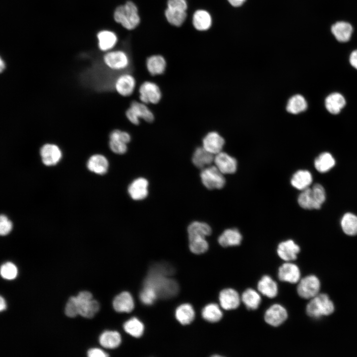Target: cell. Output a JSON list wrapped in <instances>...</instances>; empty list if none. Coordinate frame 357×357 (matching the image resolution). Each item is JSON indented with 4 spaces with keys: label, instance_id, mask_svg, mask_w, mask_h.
Wrapping results in <instances>:
<instances>
[{
    "label": "cell",
    "instance_id": "cell-1",
    "mask_svg": "<svg viewBox=\"0 0 357 357\" xmlns=\"http://www.w3.org/2000/svg\"><path fill=\"white\" fill-rule=\"evenodd\" d=\"M144 286L153 288L158 298L169 299L176 296L179 292L178 282L170 276L148 272L143 282Z\"/></svg>",
    "mask_w": 357,
    "mask_h": 357
},
{
    "label": "cell",
    "instance_id": "cell-2",
    "mask_svg": "<svg viewBox=\"0 0 357 357\" xmlns=\"http://www.w3.org/2000/svg\"><path fill=\"white\" fill-rule=\"evenodd\" d=\"M114 20L127 30L135 29L141 21L136 4L131 0L117 6L113 14Z\"/></svg>",
    "mask_w": 357,
    "mask_h": 357
},
{
    "label": "cell",
    "instance_id": "cell-3",
    "mask_svg": "<svg viewBox=\"0 0 357 357\" xmlns=\"http://www.w3.org/2000/svg\"><path fill=\"white\" fill-rule=\"evenodd\" d=\"M334 310V305L327 295L318 294L311 298L306 307L307 314L310 317L318 318L323 315H329Z\"/></svg>",
    "mask_w": 357,
    "mask_h": 357
},
{
    "label": "cell",
    "instance_id": "cell-4",
    "mask_svg": "<svg viewBox=\"0 0 357 357\" xmlns=\"http://www.w3.org/2000/svg\"><path fill=\"white\" fill-rule=\"evenodd\" d=\"M125 116L130 122L138 125L140 119L151 122L154 119V115L147 105L140 101H134L125 112Z\"/></svg>",
    "mask_w": 357,
    "mask_h": 357
},
{
    "label": "cell",
    "instance_id": "cell-5",
    "mask_svg": "<svg viewBox=\"0 0 357 357\" xmlns=\"http://www.w3.org/2000/svg\"><path fill=\"white\" fill-rule=\"evenodd\" d=\"M103 62L110 69L115 71H122L127 69L130 64L128 54L121 50H111L106 52Z\"/></svg>",
    "mask_w": 357,
    "mask_h": 357
},
{
    "label": "cell",
    "instance_id": "cell-6",
    "mask_svg": "<svg viewBox=\"0 0 357 357\" xmlns=\"http://www.w3.org/2000/svg\"><path fill=\"white\" fill-rule=\"evenodd\" d=\"M79 314L88 318H92L99 311V302L92 299V294L88 291L80 292L76 297Z\"/></svg>",
    "mask_w": 357,
    "mask_h": 357
},
{
    "label": "cell",
    "instance_id": "cell-7",
    "mask_svg": "<svg viewBox=\"0 0 357 357\" xmlns=\"http://www.w3.org/2000/svg\"><path fill=\"white\" fill-rule=\"evenodd\" d=\"M200 178L203 185L209 189L222 188L226 182L223 174L216 166L203 169Z\"/></svg>",
    "mask_w": 357,
    "mask_h": 357
},
{
    "label": "cell",
    "instance_id": "cell-8",
    "mask_svg": "<svg viewBox=\"0 0 357 357\" xmlns=\"http://www.w3.org/2000/svg\"><path fill=\"white\" fill-rule=\"evenodd\" d=\"M138 92L140 101L147 105L158 104L162 98L160 87L153 81H145L142 83Z\"/></svg>",
    "mask_w": 357,
    "mask_h": 357
},
{
    "label": "cell",
    "instance_id": "cell-9",
    "mask_svg": "<svg viewBox=\"0 0 357 357\" xmlns=\"http://www.w3.org/2000/svg\"><path fill=\"white\" fill-rule=\"evenodd\" d=\"M130 134L119 129L112 131L109 135V146L115 154L122 155L127 150V144L131 141Z\"/></svg>",
    "mask_w": 357,
    "mask_h": 357
},
{
    "label": "cell",
    "instance_id": "cell-10",
    "mask_svg": "<svg viewBox=\"0 0 357 357\" xmlns=\"http://www.w3.org/2000/svg\"><path fill=\"white\" fill-rule=\"evenodd\" d=\"M320 288L318 278L314 275H309L302 278L297 287L298 295L305 299H311L316 296Z\"/></svg>",
    "mask_w": 357,
    "mask_h": 357
},
{
    "label": "cell",
    "instance_id": "cell-11",
    "mask_svg": "<svg viewBox=\"0 0 357 357\" xmlns=\"http://www.w3.org/2000/svg\"><path fill=\"white\" fill-rule=\"evenodd\" d=\"M136 86L135 77L130 73L123 72L119 75L114 82L115 91L120 96L128 97L134 92Z\"/></svg>",
    "mask_w": 357,
    "mask_h": 357
},
{
    "label": "cell",
    "instance_id": "cell-12",
    "mask_svg": "<svg viewBox=\"0 0 357 357\" xmlns=\"http://www.w3.org/2000/svg\"><path fill=\"white\" fill-rule=\"evenodd\" d=\"M331 32L335 40L340 43H348L351 39L354 28L349 21L340 20L333 23L330 27Z\"/></svg>",
    "mask_w": 357,
    "mask_h": 357
},
{
    "label": "cell",
    "instance_id": "cell-13",
    "mask_svg": "<svg viewBox=\"0 0 357 357\" xmlns=\"http://www.w3.org/2000/svg\"><path fill=\"white\" fill-rule=\"evenodd\" d=\"M42 163L47 166H52L58 164L62 158L60 148L53 143L44 144L40 150Z\"/></svg>",
    "mask_w": 357,
    "mask_h": 357
},
{
    "label": "cell",
    "instance_id": "cell-14",
    "mask_svg": "<svg viewBox=\"0 0 357 357\" xmlns=\"http://www.w3.org/2000/svg\"><path fill=\"white\" fill-rule=\"evenodd\" d=\"M288 317L286 309L281 305L274 304L265 312L264 320L268 324L277 327L281 325Z\"/></svg>",
    "mask_w": 357,
    "mask_h": 357
},
{
    "label": "cell",
    "instance_id": "cell-15",
    "mask_svg": "<svg viewBox=\"0 0 357 357\" xmlns=\"http://www.w3.org/2000/svg\"><path fill=\"white\" fill-rule=\"evenodd\" d=\"M215 166L223 174L234 173L237 168V162L233 157L225 152H221L214 156Z\"/></svg>",
    "mask_w": 357,
    "mask_h": 357
},
{
    "label": "cell",
    "instance_id": "cell-16",
    "mask_svg": "<svg viewBox=\"0 0 357 357\" xmlns=\"http://www.w3.org/2000/svg\"><path fill=\"white\" fill-rule=\"evenodd\" d=\"M219 299L221 306L225 310H232L238 308L240 301L238 293L230 288L222 290L220 293Z\"/></svg>",
    "mask_w": 357,
    "mask_h": 357
},
{
    "label": "cell",
    "instance_id": "cell-17",
    "mask_svg": "<svg viewBox=\"0 0 357 357\" xmlns=\"http://www.w3.org/2000/svg\"><path fill=\"white\" fill-rule=\"evenodd\" d=\"M224 143V138L215 131L207 133L202 140V147L213 155L221 152Z\"/></svg>",
    "mask_w": 357,
    "mask_h": 357
},
{
    "label": "cell",
    "instance_id": "cell-18",
    "mask_svg": "<svg viewBox=\"0 0 357 357\" xmlns=\"http://www.w3.org/2000/svg\"><path fill=\"white\" fill-rule=\"evenodd\" d=\"M278 277L281 281L295 284L298 282L300 279V270L296 264L289 262L285 263L279 268Z\"/></svg>",
    "mask_w": 357,
    "mask_h": 357
},
{
    "label": "cell",
    "instance_id": "cell-19",
    "mask_svg": "<svg viewBox=\"0 0 357 357\" xmlns=\"http://www.w3.org/2000/svg\"><path fill=\"white\" fill-rule=\"evenodd\" d=\"M148 181L144 178L134 179L128 187V192L130 197L134 200H140L145 198L148 195Z\"/></svg>",
    "mask_w": 357,
    "mask_h": 357
},
{
    "label": "cell",
    "instance_id": "cell-20",
    "mask_svg": "<svg viewBox=\"0 0 357 357\" xmlns=\"http://www.w3.org/2000/svg\"><path fill=\"white\" fill-rule=\"evenodd\" d=\"M97 38L99 49L105 52L112 50L118 41L116 33L109 30L99 31L97 35Z\"/></svg>",
    "mask_w": 357,
    "mask_h": 357
},
{
    "label": "cell",
    "instance_id": "cell-21",
    "mask_svg": "<svg viewBox=\"0 0 357 357\" xmlns=\"http://www.w3.org/2000/svg\"><path fill=\"white\" fill-rule=\"evenodd\" d=\"M300 251L299 246L292 240H288L281 242L277 248L279 257L287 261L295 260Z\"/></svg>",
    "mask_w": 357,
    "mask_h": 357
},
{
    "label": "cell",
    "instance_id": "cell-22",
    "mask_svg": "<svg viewBox=\"0 0 357 357\" xmlns=\"http://www.w3.org/2000/svg\"><path fill=\"white\" fill-rule=\"evenodd\" d=\"M146 67L150 75H160L165 72L167 67V62L163 56L153 55L146 59Z\"/></svg>",
    "mask_w": 357,
    "mask_h": 357
},
{
    "label": "cell",
    "instance_id": "cell-23",
    "mask_svg": "<svg viewBox=\"0 0 357 357\" xmlns=\"http://www.w3.org/2000/svg\"><path fill=\"white\" fill-rule=\"evenodd\" d=\"M87 167L92 172L98 175H104L108 170L109 161L103 155L94 154L88 160Z\"/></svg>",
    "mask_w": 357,
    "mask_h": 357
},
{
    "label": "cell",
    "instance_id": "cell-24",
    "mask_svg": "<svg viewBox=\"0 0 357 357\" xmlns=\"http://www.w3.org/2000/svg\"><path fill=\"white\" fill-rule=\"evenodd\" d=\"M113 305L114 309L119 312H129L134 307L132 297L127 292H123L115 297Z\"/></svg>",
    "mask_w": 357,
    "mask_h": 357
},
{
    "label": "cell",
    "instance_id": "cell-25",
    "mask_svg": "<svg viewBox=\"0 0 357 357\" xmlns=\"http://www.w3.org/2000/svg\"><path fill=\"white\" fill-rule=\"evenodd\" d=\"M214 160V155L207 151L202 146L196 148L192 157V162L194 165L202 169L209 166Z\"/></svg>",
    "mask_w": 357,
    "mask_h": 357
},
{
    "label": "cell",
    "instance_id": "cell-26",
    "mask_svg": "<svg viewBox=\"0 0 357 357\" xmlns=\"http://www.w3.org/2000/svg\"><path fill=\"white\" fill-rule=\"evenodd\" d=\"M192 23L194 28L198 31H206L212 24V18L210 13L204 9H198L193 14Z\"/></svg>",
    "mask_w": 357,
    "mask_h": 357
},
{
    "label": "cell",
    "instance_id": "cell-27",
    "mask_svg": "<svg viewBox=\"0 0 357 357\" xmlns=\"http://www.w3.org/2000/svg\"><path fill=\"white\" fill-rule=\"evenodd\" d=\"M257 289L263 295L269 298H275L278 294V285L270 276L265 275L258 282Z\"/></svg>",
    "mask_w": 357,
    "mask_h": 357
},
{
    "label": "cell",
    "instance_id": "cell-28",
    "mask_svg": "<svg viewBox=\"0 0 357 357\" xmlns=\"http://www.w3.org/2000/svg\"><path fill=\"white\" fill-rule=\"evenodd\" d=\"M242 236L239 231L235 229L225 230L219 237V243L223 247L236 246L241 241Z\"/></svg>",
    "mask_w": 357,
    "mask_h": 357
},
{
    "label": "cell",
    "instance_id": "cell-29",
    "mask_svg": "<svg viewBox=\"0 0 357 357\" xmlns=\"http://www.w3.org/2000/svg\"><path fill=\"white\" fill-rule=\"evenodd\" d=\"M312 181V175L309 171L299 170L293 175L291 182L294 187L303 190L308 187Z\"/></svg>",
    "mask_w": 357,
    "mask_h": 357
},
{
    "label": "cell",
    "instance_id": "cell-30",
    "mask_svg": "<svg viewBox=\"0 0 357 357\" xmlns=\"http://www.w3.org/2000/svg\"><path fill=\"white\" fill-rule=\"evenodd\" d=\"M345 104L346 101L344 97L338 93L330 94L325 100L326 109L332 114H337L340 113Z\"/></svg>",
    "mask_w": 357,
    "mask_h": 357
},
{
    "label": "cell",
    "instance_id": "cell-31",
    "mask_svg": "<svg viewBox=\"0 0 357 357\" xmlns=\"http://www.w3.org/2000/svg\"><path fill=\"white\" fill-rule=\"evenodd\" d=\"M188 239L196 237H204L209 236L211 229L209 225L203 222L195 221L187 228Z\"/></svg>",
    "mask_w": 357,
    "mask_h": 357
},
{
    "label": "cell",
    "instance_id": "cell-32",
    "mask_svg": "<svg viewBox=\"0 0 357 357\" xmlns=\"http://www.w3.org/2000/svg\"><path fill=\"white\" fill-rule=\"evenodd\" d=\"M177 320L183 325L190 323L195 317V312L192 306L188 303L182 304L176 309L175 312Z\"/></svg>",
    "mask_w": 357,
    "mask_h": 357
},
{
    "label": "cell",
    "instance_id": "cell-33",
    "mask_svg": "<svg viewBox=\"0 0 357 357\" xmlns=\"http://www.w3.org/2000/svg\"><path fill=\"white\" fill-rule=\"evenodd\" d=\"M99 342L104 348L114 349L118 347L121 342L119 333L115 331H106L100 336Z\"/></svg>",
    "mask_w": 357,
    "mask_h": 357
},
{
    "label": "cell",
    "instance_id": "cell-34",
    "mask_svg": "<svg viewBox=\"0 0 357 357\" xmlns=\"http://www.w3.org/2000/svg\"><path fill=\"white\" fill-rule=\"evenodd\" d=\"M164 15L168 22L175 27L181 26L187 17L186 11L166 8Z\"/></svg>",
    "mask_w": 357,
    "mask_h": 357
},
{
    "label": "cell",
    "instance_id": "cell-35",
    "mask_svg": "<svg viewBox=\"0 0 357 357\" xmlns=\"http://www.w3.org/2000/svg\"><path fill=\"white\" fill-rule=\"evenodd\" d=\"M335 164V160L331 154L324 152L319 155L314 161L316 169L320 173H325L331 169Z\"/></svg>",
    "mask_w": 357,
    "mask_h": 357
},
{
    "label": "cell",
    "instance_id": "cell-36",
    "mask_svg": "<svg viewBox=\"0 0 357 357\" xmlns=\"http://www.w3.org/2000/svg\"><path fill=\"white\" fill-rule=\"evenodd\" d=\"M241 300L245 306L251 310L256 309L261 301L259 293L252 289H248L243 293Z\"/></svg>",
    "mask_w": 357,
    "mask_h": 357
},
{
    "label": "cell",
    "instance_id": "cell-37",
    "mask_svg": "<svg viewBox=\"0 0 357 357\" xmlns=\"http://www.w3.org/2000/svg\"><path fill=\"white\" fill-rule=\"evenodd\" d=\"M202 317L209 322L219 321L223 317V312L219 306L216 303L206 305L202 311Z\"/></svg>",
    "mask_w": 357,
    "mask_h": 357
},
{
    "label": "cell",
    "instance_id": "cell-38",
    "mask_svg": "<svg viewBox=\"0 0 357 357\" xmlns=\"http://www.w3.org/2000/svg\"><path fill=\"white\" fill-rule=\"evenodd\" d=\"M344 232L349 236L357 235V216L351 213H347L343 216L341 221Z\"/></svg>",
    "mask_w": 357,
    "mask_h": 357
},
{
    "label": "cell",
    "instance_id": "cell-39",
    "mask_svg": "<svg viewBox=\"0 0 357 357\" xmlns=\"http://www.w3.org/2000/svg\"><path fill=\"white\" fill-rule=\"evenodd\" d=\"M307 108L305 98L300 95H295L288 101L286 107L287 111L293 114H298L304 111Z\"/></svg>",
    "mask_w": 357,
    "mask_h": 357
},
{
    "label": "cell",
    "instance_id": "cell-40",
    "mask_svg": "<svg viewBox=\"0 0 357 357\" xmlns=\"http://www.w3.org/2000/svg\"><path fill=\"white\" fill-rule=\"evenodd\" d=\"M124 330L134 337H140L144 331L143 323L137 318L133 317L126 321L123 324Z\"/></svg>",
    "mask_w": 357,
    "mask_h": 357
},
{
    "label": "cell",
    "instance_id": "cell-41",
    "mask_svg": "<svg viewBox=\"0 0 357 357\" xmlns=\"http://www.w3.org/2000/svg\"><path fill=\"white\" fill-rule=\"evenodd\" d=\"M208 243L204 237H196L189 239V249L194 254H202L208 250Z\"/></svg>",
    "mask_w": 357,
    "mask_h": 357
},
{
    "label": "cell",
    "instance_id": "cell-42",
    "mask_svg": "<svg viewBox=\"0 0 357 357\" xmlns=\"http://www.w3.org/2000/svg\"><path fill=\"white\" fill-rule=\"evenodd\" d=\"M299 206L305 209H315L314 198L311 188H307L302 191L298 197Z\"/></svg>",
    "mask_w": 357,
    "mask_h": 357
},
{
    "label": "cell",
    "instance_id": "cell-43",
    "mask_svg": "<svg viewBox=\"0 0 357 357\" xmlns=\"http://www.w3.org/2000/svg\"><path fill=\"white\" fill-rule=\"evenodd\" d=\"M148 272L157 273L167 276H171L175 273V268L171 264L166 262L155 263L151 265Z\"/></svg>",
    "mask_w": 357,
    "mask_h": 357
},
{
    "label": "cell",
    "instance_id": "cell-44",
    "mask_svg": "<svg viewBox=\"0 0 357 357\" xmlns=\"http://www.w3.org/2000/svg\"><path fill=\"white\" fill-rule=\"evenodd\" d=\"M314 201L315 209H319L326 198L325 191L320 184H315L311 188Z\"/></svg>",
    "mask_w": 357,
    "mask_h": 357
},
{
    "label": "cell",
    "instance_id": "cell-45",
    "mask_svg": "<svg viewBox=\"0 0 357 357\" xmlns=\"http://www.w3.org/2000/svg\"><path fill=\"white\" fill-rule=\"evenodd\" d=\"M158 298L155 291L152 288L144 286L143 289L139 294V298L144 304L151 305L153 304Z\"/></svg>",
    "mask_w": 357,
    "mask_h": 357
},
{
    "label": "cell",
    "instance_id": "cell-46",
    "mask_svg": "<svg viewBox=\"0 0 357 357\" xmlns=\"http://www.w3.org/2000/svg\"><path fill=\"white\" fill-rule=\"evenodd\" d=\"M17 272L16 266L10 262L2 264L0 268L1 276L5 279L13 280L15 279L17 276Z\"/></svg>",
    "mask_w": 357,
    "mask_h": 357
},
{
    "label": "cell",
    "instance_id": "cell-47",
    "mask_svg": "<svg viewBox=\"0 0 357 357\" xmlns=\"http://www.w3.org/2000/svg\"><path fill=\"white\" fill-rule=\"evenodd\" d=\"M65 314L69 317H74L79 314L76 297H70L65 307Z\"/></svg>",
    "mask_w": 357,
    "mask_h": 357
},
{
    "label": "cell",
    "instance_id": "cell-48",
    "mask_svg": "<svg viewBox=\"0 0 357 357\" xmlns=\"http://www.w3.org/2000/svg\"><path fill=\"white\" fill-rule=\"evenodd\" d=\"M12 229V222L4 215H1L0 218V234L5 236L8 234Z\"/></svg>",
    "mask_w": 357,
    "mask_h": 357
},
{
    "label": "cell",
    "instance_id": "cell-49",
    "mask_svg": "<svg viewBox=\"0 0 357 357\" xmlns=\"http://www.w3.org/2000/svg\"><path fill=\"white\" fill-rule=\"evenodd\" d=\"M167 7L186 11L188 3L186 0H168Z\"/></svg>",
    "mask_w": 357,
    "mask_h": 357
},
{
    "label": "cell",
    "instance_id": "cell-50",
    "mask_svg": "<svg viewBox=\"0 0 357 357\" xmlns=\"http://www.w3.org/2000/svg\"><path fill=\"white\" fill-rule=\"evenodd\" d=\"M87 355L89 357H105L108 356L106 353L98 348L90 349L87 352Z\"/></svg>",
    "mask_w": 357,
    "mask_h": 357
},
{
    "label": "cell",
    "instance_id": "cell-51",
    "mask_svg": "<svg viewBox=\"0 0 357 357\" xmlns=\"http://www.w3.org/2000/svg\"><path fill=\"white\" fill-rule=\"evenodd\" d=\"M349 61L351 65L357 70V49L353 50L349 54Z\"/></svg>",
    "mask_w": 357,
    "mask_h": 357
},
{
    "label": "cell",
    "instance_id": "cell-52",
    "mask_svg": "<svg viewBox=\"0 0 357 357\" xmlns=\"http://www.w3.org/2000/svg\"><path fill=\"white\" fill-rule=\"evenodd\" d=\"M245 0H228L230 3L235 7L241 5Z\"/></svg>",
    "mask_w": 357,
    "mask_h": 357
},
{
    "label": "cell",
    "instance_id": "cell-53",
    "mask_svg": "<svg viewBox=\"0 0 357 357\" xmlns=\"http://www.w3.org/2000/svg\"><path fill=\"white\" fill-rule=\"evenodd\" d=\"M6 307V304L5 301L2 297H0V311H2V310H4V309H5Z\"/></svg>",
    "mask_w": 357,
    "mask_h": 357
},
{
    "label": "cell",
    "instance_id": "cell-54",
    "mask_svg": "<svg viewBox=\"0 0 357 357\" xmlns=\"http://www.w3.org/2000/svg\"><path fill=\"white\" fill-rule=\"evenodd\" d=\"M5 68V63L3 59L1 58L0 60V70L2 72Z\"/></svg>",
    "mask_w": 357,
    "mask_h": 357
}]
</instances>
